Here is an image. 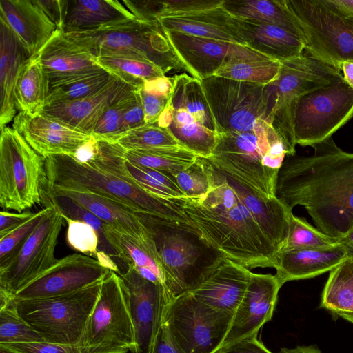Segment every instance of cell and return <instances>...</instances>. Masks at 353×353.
I'll return each instance as SVG.
<instances>
[{
  "mask_svg": "<svg viewBox=\"0 0 353 353\" xmlns=\"http://www.w3.org/2000/svg\"><path fill=\"white\" fill-rule=\"evenodd\" d=\"M205 160L210 188L203 195L181 199L185 215L223 256L249 270L274 268L278 250L271 241L286 232L290 211L276 197H262Z\"/></svg>",
  "mask_w": 353,
  "mask_h": 353,
  "instance_id": "1",
  "label": "cell"
},
{
  "mask_svg": "<svg viewBox=\"0 0 353 353\" xmlns=\"http://www.w3.org/2000/svg\"><path fill=\"white\" fill-rule=\"evenodd\" d=\"M311 147V155L285 159L276 196L290 210L304 207L318 230L339 239L353 227V153L332 137Z\"/></svg>",
  "mask_w": 353,
  "mask_h": 353,
  "instance_id": "2",
  "label": "cell"
},
{
  "mask_svg": "<svg viewBox=\"0 0 353 353\" xmlns=\"http://www.w3.org/2000/svg\"><path fill=\"white\" fill-rule=\"evenodd\" d=\"M45 191L90 192L124 205L147 223L198 232L178 203L153 196L136 184L93 164L81 163L70 155L56 154L45 159Z\"/></svg>",
  "mask_w": 353,
  "mask_h": 353,
  "instance_id": "3",
  "label": "cell"
},
{
  "mask_svg": "<svg viewBox=\"0 0 353 353\" xmlns=\"http://www.w3.org/2000/svg\"><path fill=\"white\" fill-rule=\"evenodd\" d=\"M288 150L265 119L251 130L218 134L215 148L207 159L221 171L265 199L276 196V178Z\"/></svg>",
  "mask_w": 353,
  "mask_h": 353,
  "instance_id": "4",
  "label": "cell"
},
{
  "mask_svg": "<svg viewBox=\"0 0 353 353\" xmlns=\"http://www.w3.org/2000/svg\"><path fill=\"white\" fill-rule=\"evenodd\" d=\"M64 34L95 58L130 57L154 64L165 74L171 70L188 73L158 20L134 18L95 30Z\"/></svg>",
  "mask_w": 353,
  "mask_h": 353,
  "instance_id": "5",
  "label": "cell"
},
{
  "mask_svg": "<svg viewBox=\"0 0 353 353\" xmlns=\"http://www.w3.org/2000/svg\"><path fill=\"white\" fill-rule=\"evenodd\" d=\"M103 281L59 296L14 298L12 304L19 315L45 341L81 346L86 325Z\"/></svg>",
  "mask_w": 353,
  "mask_h": 353,
  "instance_id": "6",
  "label": "cell"
},
{
  "mask_svg": "<svg viewBox=\"0 0 353 353\" xmlns=\"http://www.w3.org/2000/svg\"><path fill=\"white\" fill-rule=\"evenodd\" d=\"M343 79L341 71L307 53L281 62L278 79L270 84L271 109L266 121L295 154L294 114L303 96Z\"/></svg>",
  "mask_w": 353,
  "mask_h": 353,
  "instance_id": "7",
  "label": "cell"
},
{
  "mask_svg": "<svg viewBox=\"0 0 353 353\" xmlns=\"http://www.w3.org/2000/svg\"><path fill=\"white\" fill-rule=\"evenodd\" d=\"M45 158L14 128H1L0 206L18 212L45 198Z\"/></svg>",
  "mask_w": 353,
  "mask_h": 353,
  "instance_id": "8",
  "label": "cell"
},
{
  "mask_svg": "<svg viewBox=\"0 0 353 353\" xmlns=\"http://www.w3.org/2000/svg\"><path fill=\"white\" fill-rule=\"evenodd\" d=\"M170 301L195 288L222 255L196 232L152 225Z\"/></svg>",
  "mask_w": 353,
  "mask_h": 353,
  "instance_id": "9",
  "label": "cell"
},
{
  "mask_svg": "<svg viewBox=\"0 0 353 353\" xmlns=\"http://www.w3.org/2000/svg\"><path fill=\"white\" fill-rule=\"evenodd\" d=\"M233 316L185 292L165 305L162 323L179 353H217Z\"/></svg>",
  "mask_w": 353,
  "mask_h": 353,
  "instance_id": "10",
  "label": "cell"
},
{
  "mask_svg": "<svg viewBox=\"0 0 353 353\" xmlns=\"http://www.w3.org/2000/svg\"><path fill=\"white\" fill-rule=\"evenodd\" d=\"M81 346L84 353H132L134 327L123 282L110 271L102 281Z\"/></svg>",
  "mask_w": 353,
  "mask_h": 353,
  "instance_id": "11",
  "label": "cell"
},
{
  "mask_svg": "<svg viewBox=\"0 0 353 353\" xmlns=\"http://www.w3.org/2000/svg\"><path fill=\"white\" fill-rule=\"evenodd\" d=\"M218 134L252 130L271 109L270 84L212 76L201 81Z\"/></svg>",
  "mask_w": 353,
  "mask_h": 353,
  "instance_id": "12",
  "label": "cell"
},
{
  "mask_svg": "<svg viewBox=\"0 0 353 353\" xmlns=\"http://www.w3.org/2000/svg\"><path fill=\"white\" fill-rule=\"evenodd\" d=\"M301 29L307 54L338 68L353 60V26L343 21L323 0H285Z\"/></svg>",
  "mask_w": 353,
  "mask_h": 353,
  "instance_id": "13",
  "label": "cell"
},
{
  "mask_svg": "<svg viewBox=\"0 0 353 353\" xmlns=\"http://www.w3.org/2000/svg\"><path fill=\"white\" fill-rule=\"evenodd\" d=\"M353 117V89L343 80L314 90L296 103L294 114L296 145L312 146Z\"/></svg>",
  "mask_w": 353,
  "mask_h": 353,
  "instance_id": "14",
  "label": "cell"
},
{
  "mask_svg": "<svg viewBox=\"0 0 353 353\" xmlns=\"http://www.w3.org/2000/svg\"><path fill=\"white\" fill-rule=\"evenodd\" d=\"M47 207L42 220L18 253L8 263L0 265V289L13 297L57 261L55 248L65 219L54 206Z\"/></svg>",
  "mask_w": 353,
  "mask_h": 353,
  "instance_id": "15",
  "label": "cell"
},
{
  "mask_svg": "<svg viewBox=\"0 0 353 353\" xmlns=\"http://www.w3.org/2000/svg\"><path fill=\"white\" fill-rule=\"evenodd\" d=\"M156 123L166 128L181 146L198 157H210L217 140L214 118L193 100L172 91Z\"/></svg>",
  "mask_w": 353,
  "mask_h": 353,
  "instance_id": "16",
  "label": "cell"
},
{
  "mask_svg": "<svg viewBox=\"0 0 353 353\" xmlns=\"http://www.w3.org/2000/svg\"><path fill=\"white\" fill-rule=\"evenodd\" d=\"M119 276L125 286L134 327L135 347L132 353H148L170 299L163 285L145 279L130 266Z\"/></svg>",
  "mask_w": 353,
  "mask_h": 353,
  "instance_id": "17",
  "label": "cell"
},
{
  "mask_svg": "<svg viewBox=\"0 0 353 353\" xmlns=\"http://www.w3.org/2000/svg\"><path fill=\"white\" fill-rule=\"evenodd\" d=\"M97 259L74 253L57 262L19 290L15 299H36L71 293L101 281L110 272Z\"/></svg>",
  "mask_w": 353,
  "mask_h": 353,
  "instance_id": "18",
  "label": "cell"
},
{
  "mask_svg": "<svg viewBox=\"0 0 353 353\" xmlns=\"http://www.w3.org/2000/svg\"><path fill=\"white\" fill-rule=\"evenodd\" d=\"M281 287L276 274L251 273L245 294L219 350L257 335L261 327L272 319Z\"/></svg>",
  "mask_w": 353,
  "mask_h": 353,
  "instance_id": "19",
  "label": "cell"
},
{
  "mask_svg": "<svg viewBox=\"0 0 353 353\" xmlns=\"http://www.w3.org/2000/svg\"><path fill=\"white\" fill-rule=\"evenodd\" d=\"M251 273L248 268L222 256L201 282L187 292L207 306L234 314L245 294Z\"/></svg>",
  "mask_w": 353,
  "mask_h": 353,
  "instance_id": "20",
  "label": "cell"
},
{
  "mask_svg": "<svg viewBox=\"0 0 353 353\" xmlns=\"http://www.w3.org/2000/svg\"><path fill=\"white\" fill-rule=\"evenodd\" d=\"M136 90L139 89L112 75L98 92L80 99L46 105L41 113L91 135L105 112Z\"/></svg>",
  "mask_w": 353,
  "mask_h": 353,
  "instance_id": "21",
  "label": "cell"
},
{
  "mask_svg": "<svg viewBox=\"0 0 353 353\" xmlns=\"http://www.w3.org/2000/svg\"><path fill=\"white\" fill-rule=\"evenodd\" d=\"M12 127L45 159L56 154L72 157L91 137L43 113L29 115L19 112Z\"/></svg>",
  "mask_w": 353,
  "mask_h": 353,
  "instance_id": "22",
  "label": "cell"
},
{
  "mask_svg": "<svg viewBox=\"0 0 353 353\" xmlns=\"http://www.w3.org/2000/svg\"><path fill=\"white\" fill-rule=\"evenodd\" d=\"M164 31L188 73L200 81L213 76L243 46L175 31Z\"/></svg>",
  "mask_w": 353,
  "mask_h": 353,
  "instance_id": "23",
  "label": "cell"
},
{
  "mask_svg": "<svg viewBox=\"0 0 353 353\" xmlns=\"http://www.w3.org/2000/svg\"><path fill=\"white\" fill-rule=\"evenodd\" d=\"M38 54L49 90L102 69L93 55L59 30Z\"/></svg>",
  "mask_w": 353,
  "mask_h": 353,
  "instance_id": "24",
  "label": "cell"
},
{
  "mask_svg": "<svg viewBox=\"0 0 353 353\" xmlns=\"http://www.w3.org/2000/svg\"><path fill=\"white\" fill-rule=\"evenodd\" d=\"M158 21L165 30L246 46L239 18L228 12L223 4L190 13L163 16Z\"/></svg>",
  "mask_w": 353,
  "mask_h": 353,
  "instance_id": "25",
  "label": "cell"
},
{
  "mask_svg": "<svg viewBox=\"0 0 353 353\" xmlns=\"http://www.w3.org/2000/svg\"><path fill=\"white\" fill-rule=\"evenodd\" d=\"M0 18L8 25L30 57L39 53L58 31L35 0H1Z\"/></svg>",
  "mask_w": 353,
  "mask_h": 353,
  "instance_id": "26",
  "label": "cell"
},
{
  "mask_svg": "<svg viewBox=\"0 0 353 353\" xmlns=\"http://www.w3.org/2000/svg\"><path fill=\"white\" fill-rule=\"evenodd\" d=\"M352 256L349 249L340 242L326 248L279 251L274 268L283 285L288 281L310 279L330 272Z\"/></svg>",
  "mask_w": 353,
  "mask_h": 353,
  "instance_id": "27",
  "label": "cell"
},
{
  "mask_svg": "<svg viewBox=\"0 0 353 353\" xmlns=\"http://www.w3.org/2000/svg\"><path fill=\"white\" fill-rule=\"evenodd\" d=\"M47 194L67 196L73 199L118 232L141 241L154 239L151 225L123 204L87 192L52 190L45 191V195Z\"/></svg>",
  "mask_w": 353,
  "mask_h": 353,
  "instance_id": "28",
  "label": "cell"
},
{
  "mask_svg": "<svg viewBox=\"0 0 353 353\" xmlns=\"http://www.w3.org/2000/svg\"><path fill=\"white\" fill-rule=\"evenodd\" d=\"M239 19L246 46L252 50L280 62L303 54L305 41L292 30L271 23Z\"/></svg>",
  "mask_w": 353,
  "mask_h": 353,
  "instance_id": "29",
  "label": "cell"
},
{
  "mask_svg": "<svg viewBox=\"0 0 353 353\" xmlns=\"http://www.w3.org/2000/svg\"><path fill=\"white\" fill-rule=\"evenodd\" d=\"M30 57L13 31L0 18V128L16 116L15 82L21 65Z\"/></svg>",
  "mask_w": 353,
  "mask_h": 353,
  "instance_id": "30",
  "label": "cell"
},
{
  "mask_svg": "<svg viewBox=\"0 0 353 353\" xmlns=\"http://www.w3.org/2000/svg\"><path fill=\"white\" fill-rule=\"evenodd\" d=\"M104 235L117 252V257L145 279L161 285L165 289L164 274L155 239L139 240L118 232L108 224L105 228Z\"/></svg>",
  "mask_w": 353,
  "mask_h": 353,
  "instance_id": "31",
  "label": "cell"
},
{
  "mask_svg": "<svg viewBox=\"0 0 353 353\" xmlns=\"http://www.w3.org/2000/svg\"><path fill=\"white\" fill-rule=\"evenodd\" d=\"M117 0H68L63 32H87L134 19Z\"/></svg>",
  "mask_w": 353,
  "mask_h": 353,
  "instance_id": "32",
  "label": "cell"
},
{
  "mask_svg": "<svg viewBox=\"0 0 353 353\" xmlns=\"http://www.w3.org/2000/svg\"><path fill=\"white\" fill-rule=\"evenodd\" d=\"M280 69V61L241 46L213 76L268 85L278 79Z\"/></svg>",
  "mask_w": 353,
  "mask_h": 353,
  "instance_id": "33",
  "label": "cell"
},
{
  "mask_svg": "<svg viewBox=\"0 0 353 353\" xmlns=\"http://www.w3.org/2000/svg\"><path fill=\"white\" fill-rule=\"evenodd\" d=\"M49 92L48 78L39 54L30 57L21 65L14 86V101L19 112L41 113Z\"/></svg>",
  "mask_w": 353,
  "mask_h": 353,
  "instance_id": "34",
  "label": "cell"
},
{
  "mask_svg": "<svg viewBox=\"0 0 353 353\" xmlns=\"http://www.w3.org/2000/svg\"><path fill=\"white\" fill-rule=\"evenodd\" d=\"M321 307L353 323V256L330 272Z\"/></svg>",
  "mask_w": 353,
  "mask_h": 353,
  "instance_id": "35",
  "label": "cell"
},
{
  "mask_svg": "<svg viewBox=\"0 0 353 353\" xmlns=\"http://www.w3.org/2000/svg\"><path fill=\"white\" fill-rule=\"evenodd\" d=\"M223 6L236 18L279 25L292 30L303 39L302 32L290 13L285 0H223Z\"/></svg>",
  "mask_w": 353,
  "mask_h": 353,
  "instance_id": "36",
  "label": "cell"
},
{
  "mask_svg": "<svg viewBox=\"0 0 353 353\" xmlns=\"http://www.w3.org/2000/svg\"><path fill=\"white\" fill-rule=\"evenodd\" d=\"M123 158L130 163L157 170L175 176L197 156L181 145L125 150Z\"/></svg>",
  "mask_w": 353,
  "mask_h": 353,
  "instance_id": "37",
  "label": "cell"
},
{
  "mask_svg": "<svg viewBox=\"0 0 353 353\" xmlns=\"http://www.w3.org/2000/svg\"><path fill=\"white\" fill-rule=\"evenodd\" d=\"M96 62L111 74L137 89H141L145 81L165 75L154 64L137 58L103 56L96 58Z\"/></svg>",
  "mask_w": 353,
  "mask_h": 353,
  "instance_id": "38",
  "label": "cell"
},
{
  "mask_svg": "<svg viewBox=\"0 0 353 353\" xmlns=\"http://www.w3.org/2000/svg\"><path fill=\"white\" fill-rule=\"evenodd\" d=\"M112 77V74L102 68L51 88L49 90L46 105L86 97L103 88Z\"/></svg>",
  "mask_w": 353,
  "mask_h": 353,
  "instance_id": "39",
  "label": "cell"
},
{
  "mask_svg": "<svg viewBox=\"0 0 353 353\" xmlns=\"http://www.w3.org/2000/svg\"><path fill=\"white\" fill-rule=\"evenodd\" d=\"M339 243V239L323 233L312 227L304 219L297 217L292 213L288 237L280 251L326 248Z\"/></svg>",
  "mask_w": 353,
  "mask_h": 353,
  "instance_id": "40",
  "label": "cell"
},
{
  "mask_svg": "<svg viewBox=\"0 0 353 353\" xmlns=\"http://www.w3.org/2000/svg\"><path fill=\"white\" fill-rule=\"evenodd\" d=\"M46 199L49 201L48 205L54 206L64 217L81 221L91 225L99 236L98 251L105 252L110 256L117 257V252L109 244L104 235V230L106 226L105 223L99 219L84 206L69 197L47 194L45 195L44 199Z\"/></svg>",
  "mask_w": 353,
  "mask_h": 353,
  "instance_id": "41",
  "label": "cell"
},
{
  "mask_svg": "<svg viewBox=\"0 0 353 353\" xmlns=\"http://www.w3.org/2000/svg\"><path fill=\"white\" fill-rule=\"evenodd\" d=\"M116 142L125 150L180 145L168 129L156 123L132 130Z\"/></svg>",
  "mask_w": 353,
  "mask_h": 353,
  "instance_id": "42",
  "label": "cell"
},
{
  "mask_svg": "<svg viewBox=\"0 0 353 353\" xmlns=\"http://www.w3.org/2000/svg\"><path fill=\"white\" fill-rule=\"evenodd\" d=\"M35 341L45 340L19 315L12 301L0 309V344Z\"/></svg>",
  "mask_w": 353,
  "mask_h": 353,
  "instance_id": "43",
  "label": "cell"
},
{
  "mask_svg": "<svg viewBox=\"0 0 353 353\" xmlns=\"http://www.w3.org/2000/svg\"><path fill=\"white\" fill-rule=\"evenodd\" d=\"M137 90L110 107L97 121L91 135L109 142H116L123 136L124 114L134 101Z\"/></svg>",
  "mask_w": 353,
  "mask_h": 353,
  "instance_id": "44",
  "label": "cell"
},
{
  "mask_svg": "<svg viewBox=\"0 0 353 353\" xmlns=\"http://www.w3.org/2000/svg\"><path fill=\"white\" fill-rule=\"evenodd\" d=\"M48 207L33 213L24 223L0 236V265L10 261L18 253L28 238L42 220Z\"/></svg>",
  "mask_w": 353,
  "mask_h": 353,
  "instance_id": "45",
  "label": "cell"
},
{
  "mask_svg": "<svg viewBox=\"0 0 353 353\" xmlns=\"http://www.w3.org/2000/svg\"><path fill=\"white\" fill-rule=\"evenodd\" d=\"M174 178L185 196L198 197L205 194L210 188L205 159L197 156L194 163L177 174Z\"/></svg>",
  "mask_w": 353,
  "mask_h": 353,
  "instance_id": "46",
  "label": "cell"
},
{
  "mask_svg": "<svg viewBox=\"0 0 353 353\" xmlns=\"http://www.w3.org/2000/svg\"><path fill=\"white\" fill-rule=\"evenodd\" d=\"M64 219L68 225L66 238L69 245L84 255L96 256L99 244L96 230L85 222L68 217Z\"/></svg>",
  "mask_w": 353,
  "mask_h": 353,
  "instance_id": "47",
  "label": "cell"
},
{
  "mask_svg": "<svg viewBox=\"0 0 353 353\" xmlns=\"http://www.w3.org/2000/svg\"><path fill=\"white\" fill-rule=\"evenodd\" d=\"M0 350L6 353H84L81 345L47 341L3 343Z\"/></svg>",
  "mask_w": 353,
  "mask_h": 353,
  "instance_id": "48",
  "label": "cell"
},
{
  "mask_svg": "<svg viewBox=\"0 0 353 353\" xmlns=\"http://www.w3.org/2000/svg\"><path fill=\"white\" fill-rule=\"evenodd\" d=\"M223 0H166L160 1V17L210 9L223 4Z\"/></svg>",
  "mask_w": 353,
  "mask_h": 353,
  "instance_id": "49",
  "label": "cell"
},
{
  "mask_svg": "<svg viewBox=\"0 0 353 353\" xmlns=\"http://www.w3.org/2000/svg\"><path fill=\"white\" fill-rule=\"evenodd\" d=\"M146 124L155 123L165 108L168 99L165 97L154 95L139 89Z\"/></svg>",
  "mask_w": 353,
  "mask_h": 353,
  "instance_id": "50",
  "label": "cell"
},
{
  "mask_svg": "<svg viewBox=\"0 0 353 353\" xmlns=\"http://www.w3.org/2000/svg\"><path fill=\"white\" fill-rule=\"evenodd\" d=\"M67 1L35 0V2L56 26L57 30L63 32L66 14Z\"/></svg>",
  "mask_w": 353,
  "mask_h": 353,
  "instance_id": "51",
  "label": "cell"
},
{
  "mask_svg": "<svg viewBox=\"0 0 353 353\" xmlns=\"http://www.w3.org/2000/svg\"><path fill=\"white\" fill-rule=\"evenodd\" d=\"M145 124L144 111L139 90H138L134 101L124 114L123 123L124 134L132 130L143 126Z\"/></svg>",
  "mask_w": 353,
  "mask_h": 353,
  "instance_id": "52",
  "label": "cell"
},
{
  "mask_svg": "<svg viewBox=\"0 0 353 353\" xmlns=\"http://www.w3.org/2000/svg\"><path fill=\"white\" fill-rule=\"evenodd\" d=\"M218 353H272L257 339V335L247 337L230 347L221 350Z\"/></svg>",
  "mask_w": 353,
  "mask_h": 353,
  "instance_id": "53",
  "label": "cell"
},
{
  "mask_svg": "<svg viewBox=\"0 0 353 353\" xmlns=\"http://www.w3.org/2000/svg\"><path fill=\"white\" fill-rule=\"evenodd\" d=\"M99 154V141L91 135L88 141L77 148L72 157L81 163L88 164L93 162Z\"/></svg>",
  "mask_w": 353,
  "mask_h": 353,
  "instance_id": "54",
  "label": "cell"
},
{
  "mask_svg": "<svg viewBox=\"0 0 353 353\" xmlns=\"http://www.w3.org/2000/svg\"><path fill=\"white\" fill-rule=\"evenodd\" d=\"M172 87V77H168L165 75L145 81L141 89L150 94L169 98Z\"/></svg>",
  "mask_w": 353,
  "mask_h": 353,
  "instance_id": "55",
  "label": "cell"
},
{
  "mask_svg": "<svg viewBox=\"0 0 353 353\" xmlns=\"http://www.w3.org/2000/svg\"><path fill=\"white\" fill-rule=\"evenodd\" d=\"M33 213L25 212H9L1 211L0 212V236H2L13 229L17 228L27 221Z\"/></svg>",
  "mask_w": 353,
  "mask_h": 353,
  "instance_id": "56",
  "label": "cell"
},
{
  "mask_svg": "<svg viewBox=\"0 0 353 353\" xmlns=\"http://www.w3.org/2000/svg\"><path fill=\"white\" fill-rule=\"evenodd\" d=\"M148 353H179L163 323L152 341Z\"/></svg>",
  "mask_w": 353,
  "mask_h": 353,
  "instance_id": "57",
  "label": "cell"
},
{
  "mask_svg": "<svg viewBox=\"0 0 353 353\" xmlns=\"http://www.w3.org/2000/svg\"><path fill=\"white\" fill-rule=\"evenodd\" d=\"M343 21L353 26V0H323Z\"/></svg>",
  "mask_w": 353,
  "mask_h": 353,
  "instance_id": "58",
  "label": "cell"
},
{
  "mask_svg": "<svg viewBox=\"0 0 353 353\" xmlns=\"http://www.w3.org/2000/svg\"><path fill=\"white\" fill-rule=\"evenodd\" d=\"M338 69L342 73L344 81L353 89V60H345L340 62Z\"/></svg>",
  "mask_w": 353,
  "mask_h": 353,
  "instance_id": "59",
  "label": "cell"
},
{
  "mask_svg": "<svg viewBox=\"0 0 353 353\" xmlns=\"http://www.w3.org/2000/svg\"><path fill=\"white\" fill-rule=\"evenodd\" d=\"M278 353H321V352L316 345H299L292 348H281Z\"/></svg>",
  "mask_w": 353,
  "mask_h": 353,
  "instance_id": "60",
  "label": "cell"
},
{
  "mask_svg": "<svg viewBox=\"0 0 353 353\" xmlns=\"http://www.w3.org/2000/svg\"><path fill=\"white\" fill-rule=\"evenodd\" d=\"M339 242L344 244L350 251L353 256V227L344 235L339 239Z\"/></svg>",
  "mask_w": 353,
  "mask_h": 353,
  "instance_id": "61",
  "label": "cell"
},
{
  "mask_svg": "<svg viewBox=\"0 0 353 353\" xmlns=\"http://www.w3.org/2000/svg\"><path fill=\"white\" fill-rule=\"evenodd\" d=\"M0 353H6V352H3L2 350H0Z\"/></svg>",
  "mask_w": 353,
  "mask_h": 353,
  "instance_id": "62",
  "label": "cell"
}]
</instances>
